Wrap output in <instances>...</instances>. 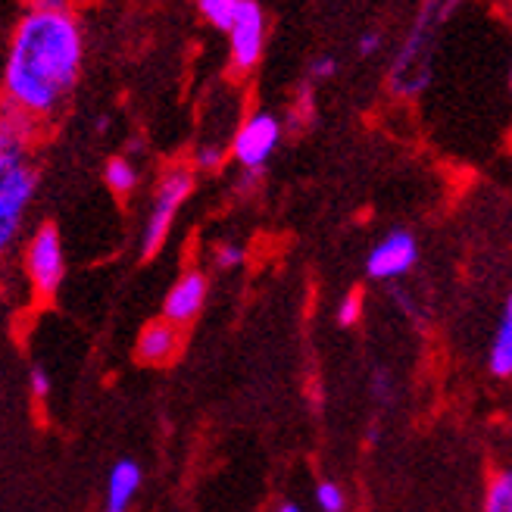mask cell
<instances>
[{"mask_svg": "<svg viewBox=\"0 0 512 512\" xmlns=\"http://www.w3.org/2000/svg\"><path fill=\"white\" fill-rule=\"evenodd\" d=\"M85 69V29L66 4H35L13 25L4 57V104L35 122L54 119Z\"/></svg>", "mask_w": 512, "mask_h": 512, "instance_id": "1", "label": "cell"}, {"mask_svg": "<svg viewBox=\"0 0 512 512\" xmlns=\"http://www.w3.org/2000/svg\"><path fill=\"white\" fill-rule=\"evenodd\" d=\"M41 122L25 116L22 110L0 104V194L32 203L38 191L35 144L41 135Z\"/></svg>", "mask_w": 512, "mask_h": 512, "instance_id": "2", "label": "cell"}, {"mask_svg": "<svg viewBox=\"0 0 512 512\" xmlns=\"http://www.w3.org/2000/svg\"><path fill=\"white\" fill-rule=\"evenodd\" d=\"M197 13L216 32L228 35L232 69L238 75L253 72L266 50V13L256 0H200Z\"/></svg>", "mask_w": 512, "mask_h": 512, "instance_id": "3", "label": "cell"}, {"mask_svg": "<svg viewBox=\"0 0 512 512\" xmlns=\"http://www.w3.org/2000/svg\"><path fill=\"white\" fill-rule=\"evenodd\" d=\"M191 191H194V169L191 166L175 163L160 175V185L150 200V213L144 219V232H141V256L144 260H150V256L166 244V238L172 232V222H175V213L191 197Z\"/></svg>", "mask_w": 512, "mask_h": 512, "instance_id": "4", "label": "cell"}, {"mask_svg": "<svg viewBox=\"0 0 512 512\" xmlns=\"http://www.w3.org/2000/svg\"><path fill=\"white\" fill-rule=\"evenodd\" d=\"M434 10L438 7H425L416 16L403 47L397 50V60L391 66V88L400 97H413L431 82V35H434V22L441 19Z\"/></svg>", "mask_w": 512, "mask_h": 512, "instance_id": "5", "label": "cell"}, {"mask_svg": "<svg viewBox=\"0 0 512 512\" xmlns=\"http://www.w3.org/2000/svg\"><path fill=\"white\" fill-rule=\"evenodd\" d=\"M25 275H29V285L38 300H54L63 278H66V253L63 241L54 222L38 225L29 244H25Z\"/></svg>", "mask_w": 512, "mask_h": 512, "instance_id": "6", "label": "cell"}, {"mask_svg": "<svg viewBox=\"0 0 512 512\" xmlns=\"http://www.w3.org/2000/svg\"><path fill=\"white\" fill-rule=\"evenodd\" d=\"M281 135H285V128H281V119L275 113H269V110L250 113L238 125L235 141H232L235 163L244 172H263L269 157L275 153V147L281 144Z\"/></svg>", "mask_w": 512, "mask_h": 512, "instance_id": "7", "label": "cell"}, {"mask_svg": "<svg viewBox=\"0 0 512 512\" xmlns=\"http://www.w3.org/2000/svg\"><path fill=\"white\" fill-rule=\"evenodd\" d=\"M419 263V241L406 228H394L384 235L366 256V272L375 281H394L403 278Z\"/></svg>", "mask_w": 512, "mask_h": 512, "instance_id": "8", "label": "cell"}, {"mask_svg": "<svg viewBox=\"0 0 512 512\" xmlns=\"http://www.w3.org/2000/svg\"><path fill=\"white\" fill-rule=\"evenodd\" d=\"M207 294H210V281L200 269H188L185 275H178V281L163 300V322L175 328L191 325L200 316L203 303H207Z\"/></svg>", "mask_w": 512, "mask_h": 512, "instance_id": "9", "label": "cell"}, {"mask_svg": "<svg viewBox=\"0 0 512 512\" xmlns=\"http://www.w3.org/2000/svg\"><path fill=\"white\" fill-rule=\"evenodd\" d=\"M178 347H182V328H175L163 319L144 325L138 338V356H141V363H150V366L172 363Z\"/></svg>", "mask_w": 512, "mask_h": 512, "instance_id": "10", "label": "cell"}, {"mask_svg": "<svg viewBox=\"0 0 512 512\" xmlns=\"http://www.w3.org/2000/svg\"><path fill=\"white\" fill-rule=\"evenodd\" d=\"M138 491H141V466L135 463V459L125 456L107 475V497H104L100 512H128V506H132Z\"/></svg>", "mask_w": 512, "mask_h": 512, "instance_id": "11", "label": "cell"}, {"mask_svg": "<svg viewBox=\"0 0 512 512\" xmlns=\"http://www.w3.org/2000/svg\"><path fill=\"white\" fill-rule=\"evenodd\" d=\"M488 366L500 378L512 375V297L503 306V319L497 325V335H494L491 350H488Z\"/></svg>", "mask_w": 512, "mask_h": 512, "instance_id": "12", "label": "cell"}, {"mask_svg": "<svg viewBox=\"0 0 512 512\" xmlns=\"http://www.w3.org/2000/svg\"><path fill=\"white\" fill-rule=\"evenodd\" d=\"M25 210H29V203L25 200L0 194V260H4V256L10 253V247L16 244V238L22 232Z\"/></svg>", "mask_w": 512, "mask_h": 512, "instance_id": "13", "label": "cell"}, {"mask_svg": "<svg viewBox=\"0 0 512 512\" xmlns=\"http://www.w3.org/2000/svg\"><path fill=\"white\" fill-rule=\"evenodd\" d=\"M104 185L119 194V197H128L135 191L138 185V166L135 160H128V157H110L107 166H104Z\"/></svg>", "mask_w": 512, "mask_h": 512, "instance_id": "14", "label": "cell"}, {"mask_svg": "<svg viewBox=\"0 0 512 512\" xmlns=\"http://www.w3.org/2000/svg\"><path fill=\"white\" fill-rule=\"evenodd\" d=\"M484 512H512V469L494 478L488 500H484Z\"/></svg>", "mask_w": 512, "mask_h": 512, "instance_id": "15", "label": "cell"}, {"mask_svg": "<svg viewBox=\"0 0 512 512\" xmlns=\"http://www.w3.org/2000/svg\"><path fill=\"white\" fill-rule=\"evenodd\" d=\"M316 503L322 512H344L347 506V494L341 484L335 481H319V488H316Z\"/></svg>", "mask_w": 512, "mask_h": 512, "instance_id": "16", "label": "cell"}, {"mask_svg": "<svg viewBox=\"0 0 512 512\" xmlns=\"http://www.w3.org/2000/svg\"><path fill=\"white\" fill-rule=\"evenodd\" d=\"M216 266L219 269H238L244 260H247V250L241 247V244H235V241H225V244H219L216 247Z\"/></svg>", "mask_w": 512, "mask_h": 512, "instance_id": "17", "label": "cell"}, {"mask_svg": "<svg viewBox=\"0 0 512 512\" xmlns=\"http://www.w3.org/2000/svg\"><path fill=\"white\" fill-rule=\"evenodd\" d=\"M50 391H54V378H50V372L44 366H32L29 369V394L44 403L50 397Z\"/></svg>", "mask_w": 512, "mask_h": 512, "instance_id": "18", "label": "cell"}, {"mask_svg": "<svg viewBox=\"0 0 512 512\" xmlns=\"http://www.w3.org/2000/svg\"><path fill=\"white\" fill-rule=\"evenodd\" d=\"M360 313H363V297L356 294V291H350V294L338 303V325H344V328L356 325V322H360Z\"/></svg>", "mask_w": 512, "mask_h": 512, "instance_id": "19", "label": "cell"}, {"mask_svg": "<svg viewBox=\"0 0 512 512\" xmlns=\"http://www.w3.org/2000/svg\"><path fill=\"white\" fill-rule=\"evenodd\" d=\"M225 157H228L225 147H219V144H203L194 153V166L197 169H219L225 163Z\"/></svg>", "mask_w": 512, "mask_h": 512, "instance_id": "20", "label": "cell"}, {"mask_svg": "<svg viewBox=\"0 0 512 512\" xmlns=\"http://www.w3.org/2000/svg\"><path fill=\"white\" fill-rule=\"evenodd\" d=\"M338 72V60L335 57H316L313 63H310V82H325V79H331V75Z\"/></svg>", "mask_w": 512, "mask_h": 512, "instance_id": "21", "label": "cell"}, {"mask_svg": "<svg viewBox=\"0 0 512 512\" xmlns=\"http://www.w3.org/2000/svg\"><path fill=\"white\" fill-rule=\"evenodd\" d=\"M391 372L388 369H378L375 375H372V394H375V400H381V403H388L391 400Z\"/></svg>", "mask_w": 512, "mask_h": 512, "instance_id": "22", "label": "cell"}, {"mask_svg": "<svg viewBox=\"0 0 512 512\" xmlns=\"http://www.w3.org/2000/svg\"><path fill=\"white\" fill-rule=\"evenodd\" d=\"M381 32H363L360 35V41H356V54L360 57H375L378 50H381Z\"/></svg>", "mask_w": 512, "mask_h": 512, "instance_id": "23", "label": "cell"}, {"mask_svg": "<svg viewBox=\"0 0 512 512\" xmlns=\"http://www.w3.org/2000/svg\"><path fill=\"white\" fill-rule=\"evenodd\" d=\"M275 512H303V509H300L297 503H281V506H278Z\"/></svg>", "mask_w": 512, "mask_h": 512, "instance_id": "24", "label": "cell"}, {"mask_svg": "<svg viewBox=\"0 0 512 512\" xmlns=\"http://www.w3.org/2000/svg\"><path fill=\"white\" fill-rule=\"evenodd\" d=\"M509 88H512V72H509Z\"/></svg>", "mask_w": 512, "mask_h": 512, "instance_id": "25", "label": "cell"}]
</instances>
